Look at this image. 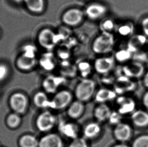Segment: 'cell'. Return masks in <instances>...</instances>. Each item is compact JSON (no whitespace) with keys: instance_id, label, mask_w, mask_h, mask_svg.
<instances>
[{"instance_id":"cell-42","label":"cell","mask_w":148,"mask_h":147,"mask_svg":"<svg viewBox=\"0 0 148 147\" xmlns=\"http://www.w3.org/2000/svg\"><path fill=\"white\" fill-rule=\"evenodd\" d=\"M16 2H25V0H14Z\"/></svg>"},{"instance_id":"cell-37","label":"cell","mask_w":148,"mask_h":147,"mask_svg":"<svg viewBox=\"0 0 148 147\" xmlns=\"http://www.w3.org/2000/svg\"><path fill=\"white\" fill-rule=\"evenodd\" d=\"M119 34L122 35H127L131 32L130 26L128 25H123L118 28Z\"/></svg>"},{"instance_id":"cell-32","label":"cell","mask_w":148,"mask_h":147,"mask_svg":"<svg viewBox=\"0 0 148 147\" xmlns=\"http://www.w3.org/2000/svg\"><path fill=\"white\" fill-rule=\"evenodd\" d=\"M122 115L117 110H112L108 122L114 127L121 122Z\"/></svg>"},{"instance_id":"cell-9","label":"cell","mask_w":148,"mask_h":147,"mask_svg":"<svg viewBox=\"0 0 148 147\" xmlns=\"http://www.w3.org/2000/svg\"><path fill=\"white\" fill-rule=\"evenodd\" d=\"M85 16L84 12L77 8H72L66 10L62 16V21L64 24L74 27L82 23Z\"/></svg>"},{"instance_id":"cell-39","label":"cell","mask_w":148,"mask_h":147,"mask_svg":"<svg viewBox=\"0 0 148 147\" xmlns=\"http://www.w3.org/2000/svg\"><path fill=\"white\" fill-rule=\"evenodd\" d=\"M143 103L145 108L148 110V90L143 97Z\"/></svg>"},{"instance_id":"cell-38","label":"cell","mask_w":148,"mask_h":147,"mask_svg":"<svg viewBox=\"0 0 148 147\" xmlns=\"http://www.w3.org/2000/svg\"><path fill=\"white\" fill-rule=\"evenodd\" d=\"M142 27L144 34L148 37V17L145 18L143 20Z\"/></svg>"},{"instance_id":"cell-7","label":"cell","mask_w":148,"mask_h":147,"mask_svg":"<svg viewBox=\"0 0 148 147\" xmlns=\"http://www.w3.org/2000/svg\"><path fill=\"white\" fill-rule=\"evenodd\" d=\"M66 79L60 75H48L42 80V84L43 91L49 95H53L60 89L61 87L66 83Z\"/></svg>"},{"instance_id":"cell-1","label":"cell","mask_w":148,"mask_h":147,"mask_svg":"<svg viewBox=\"0 0 148 147\" xmlns=\"http://www.w3.org/2000/svg\"><path fill=\"white\" fill-rule=\"evenodd\" d=\"M97 90L96 83L95 80L90 78L82 79L74 89L75 99L86 104L94 98Z\"/></svg>"},{"instance_id":"cell-5","label":"cell","mask_w":148,"mask_h":147,"mask_svg":"<svg viewBox=\"0 0 148 147\" xmlns=\"http://www.w3.org/2000/svg\"><path fill=\"white\" fill-rule=\"evenodd\" d=\"M57 127L58 133L63 138L72 140L81 136L82 128L73 120L69 119L59 120Z\"/></svg>"},{"instance_id":"cell-16","label":"cell","mask_w":148,"mask_h":147,"mask_svg":"<svg viewBox=\"0 0 148 147\" xmlns=\"http://www.w3.org/2000/svg\"><path fill=\"white\" fill-rule=\"evenodd\" d=\"M116 102L118 105L117 111L121 115L132 114L135 110L136 103L130 98L120 96L116 98Z\"/></svg>"},{"instance_id":"cell-34","label":"cell","mask_w":148,"mask_h":147,"mask_svg":"<svg viewBox=\"0 0 148 147\" xmlns=\"http://www.w3.org/2000/svg\"><path fill=\"white\" fill-rule=\"evenodd\" d=\"M36 47L34 45L30 44L25 45L23 47V54L30 57L36 58Z\"/></svg>"},{"instance_id":"cell-2","label":"cell","mask_w":148,"mask_h":147,"mask_svg":"<svg viewBox=\"0 0 148 147\" xmlns=\"http://www.w3.org/2000/svg\"><path fill=\"white\" fill-rule=\"evenodd\" d=\"M74 99L73 92L67 89H60L50 98L49 109L53 111L66 110Z\"/></svg>"},{"instance_id":"cell-11","label":"cell","mask_w":148,"mask_h":147,"mask_svg":"<svg viewBox=\"0 0 148 147\" xmlns=\"http://www.w3.org/2000/svg\"><path fill=\"white\" fill-rule=\"evenodd\" d=\"M38 147H65L64 138L53 131L44 134L39 140Z\"/></svg>"},{"instance_id":"cell-31","label":"cell","mask_w":148,"mask_h":147,"mask_svg":"<svg viewBox=\"0 0 148 147\" xmlns=\"http://www.w3.org/2000/svg\"><path fill=\"white\" fill-rule=\"evenodd\" d=\"M132 147H148V135L137 137L133 142Z\"/></svg>"},{"instance_id":"cell-19","label":"cell","mask_w":148,"mask_h":147,"mask_svg":"<svg viewBox=\"0 0 148 147\" xmlns=\"http://www.w3.org/2000/svg\"><path fill=\"white\" fill-rule=\"evenodd\" d=\"M10 103L11 107L15 111L18 113H22L26 110L28 101L25 95L17 93L11 97Z\"/></svg>"},{"instance_id":"cell-40","label":"cell","mask_w":148,"mask_h":147,"mask_svg":"<svg viewBox=\"0 0 148 147\" xmlns=\"http://www.w3.org/2000/svg\"><path fill=\"white\" fill-rule=\"evenodd\" d=\"M143 83L146 88L148 89V71L144 75L143 78Z\"/></svg>"},{"instance_id":"cell-17","label":"cell","mask_w":148,"mask_h":147,"mask_svg":"<svg viewBox=\"0 0 148 147\" xmlns=\"http://www.w3.org/2000/svg\"><path fill=\"white\" fill-rule=\"evenodd\" d=\"M125 76L130 78H138L144 73V67L140 62H131L123 68Z\"/></svg>"},{"instance_id":"cell-21","label":"cell","mask_w":148,"mask_h":147,"mask_svg":"<svg viewBox=\"0 0 148 147\" xmlns=\"http://www.w3.org/2000/svg\"><path fill=\"white\" fill-rule=\"evenodd\" d=\"M34 102L36 107L42 110L49 109L50 98L44 91H38L34 96ZM50 110V109H49Z\"/></svg>"},{"instance_id":"cell-33","label":"cell","mask_w":148,"mask_h":147,"mask_svg":"<svg viewBox=\"0 0 148 147\" xmlns=\"http://www.w3.org/2000/svg\"><path fill=\"white\" fill-rule=\"evenodd\" d=\"M114 23L112 20L107 19L102 22L100 25V28L102 33H111V31L114 28Z\"/></svg>"},{"instance_id":"cell-18","label":"cell","mask_w":148,"mask_h":147,"mask_svg":"<svg viewBox=\"0 0 148 147\" xmlns=\"http://www.w3.org/2000/svg\"><path fill=\"white\" fill-rule=\"evenodd\" d=\"M116 98L115 91L107 88H102L97 90L94 97L97 104L107 103Z\"/></svg>"},{"instance_id":"cell-3","label":"cell","mask_w":148,"mask_h":147,"mask_svg":"<svg viewBox=\"0 0 148 147\" xmlns=\"http://www.w3.org/2000/svg\"><path fill=\"white\" fill-rule=\"evenodd\" d=\"M58 121L53 110H43L36 118V126L40 132L47 133L52 132L57 127Z\"/></svg>"},{"instance_id":"cell-13","label":"cell","mask_w":148,"mask_h":147,"mask_svg":"<svg viewBox=\"0 0 148 147\" xmlns=\"http://www.w3.org/2000/svg\"><path fill=\"white\" fill-rule=\"evenodd\" d=\"M107 7L100 3H92L87 6L84 13L90 20H99L105 15L108 12Z\"/></svg>"},{"instance_id":"cell-14","label":"cell","mask_w":148,"mask_h":147,"mask_svg":"<svg viewBox=\"0 0 148 147\" xmlns=\"http://www.w3.org/2000/svg\"><path fill=\"white\" fill-rule=\"evenodd\" d=\"M85 110V103L75 99L66 110L69 119L76 121L82 117Z\"/></svg>"},{"instance_id":"cell-24","label":"cell","mask_w":148,"mask_h":147,"mask_svg":"<svg viewBox=\"0 0 148 147\" xmlns=\"http://www.w3.org/2000/svg\"><path fill=\"white\" fill-rule=\"evenodd\" d=\"M24 2L28 9L34 14H41L45 9V0H25Z\"/></svg>"},{"instance_id":"cell-35","label":"cell","mask_w":148,"mask_h":147,"mask_svg":"<svg viewBox=\"0 0 148 147\" xmlns=\"http://www.w3.org/2000/svg\"><path fill=\"white\" fill-rule=\"evenodd\" d=\"M20 122H21L20 117L16 114H12L8 117V125L10 127H16L20 124Z\"/></svg>"},{"instance_id":"cell-8","label":"cell","mask_w":148,"mask_h":147,"mask_svg":"<svg viewBox=\"0 0 148 147\" xmlns=\"http://www.w3.org/2000/svg\"><path fill=\"white\" fill-rule=\"evenodd\" d=\"M38 43L44 49L51 51L55 47L58 41L57 35L52 29L44 28L42 29L38 35Z\"/></svg>"},{"instance_id":"cell-41","label":"cell","mask_w":148,"mask_h":147,"mask_svg":"<svg viewBox=\"0 0 148 147\" xmlns=\"http://www.w3.org/2000/svg\"><path fill=\"white\" fill-rule=\"evenodd\" d=\"M111 147H129L127 145H126L124 143H119L114 145Z\"/></svg>"},{"instance_id":"cell-27","label":"cell","mask_w":148,"mask_h":147,"mask_svg":"<svg viewBox=\"0 0 148 147\" xmlns=\"http://www.w3.org/2000/svg\"><path fill=\"white\" fill-rule=\"evenodd\" d=\"M39 140L31 135H27L23 136L20 140L21 147H38Z\"/></svg>"},{"instance_id":"cell-28","label":"cell","mask_w":148,"mask_h":147,"mask_svg":"<svg viewBox=\"0 0 148 147\" xmlns=\"http://www.w3.org/2000/svg\"><path fill=\"white\" fill-rule=\"evenodd\" d=\"M62 74H60L62 77L66 78V77H74L75 74H77V66L70 65L68 63H65L62 65V69L61 71Z\"/></svg>"},{"instance_id":"cell-29","label":"cell","mask_w":148,"mask_h":147,"mask_svg":"<svg viewBox=\"0 0 148 147\" xmlns=\"http://www.w3.org/2000/svg\"><path fill=\"white\" fill-rule=\"evenodd\" d=\"M67 147H90V145L88 141L80 136L70 140Z\"/></svg>"},{"instance_id":"cell-25","label":"cell","mask_w":148,"mask_h":147,"mask_svg":"<svg viewBox=\"0 0 148 147\" xmlns=\"http://www.w3.org/2000/svg\"><path fill=\"white\" fill-rule=\"evenodd\" d=\"M76 66L77 74L81 76L82 79L89 78L92 71L94 70L93 65L87 61H81Z\"/></svg>"},{"instance_id":"cell-6","label":"cell","mask_w":148,"mask_h":147,"mask_svg":"<svg viewBox=\"0 0 148 147\" xmlns=\"http://www.w3.org/2000/svg\"><path fill=\"white\" fill-rule=\"evenodd\" d=\"M103 132L102 124L94 120L84 124L82 128L81 136L90 142L101 138Z\"/></svg>"},{"instance_id":"cell-10","label":"cell","mask_w":148,"mask_h":147,"mask_svg":"<svg viewBox=\"0 0 148 147\" xmlns=\"http://www.w3.org/2000/svg\"><path fill=\"white\" fill-rule=\"evenodd\" d=\"M115 64L114 58L103 56L97 58L93 64L94 70L97 73L102 75L109 74L114 69Z\"/></svg>"},{"instance_id":"cell-22","label":"cell","mask_w":148,"mask_h":147,"mask_svg":"<svg viewBox=\"0 0 148 147\" xmlns=\"http://www.w3.org/2000/svg\"><path fill=\"white\" fill-rule=\"evenodd\" d=\"M36 62V58L30 57L22 54L17 59V65L21 70H29L34 67Z\"/></svg>"},{"instance_id":"cell-30","label":"cell","mask_w":148,"mask_h":147,"mask_svg":"<svg viewBox=\"0 0 148 147\" xmlns=\"http://www.w3.org/2000/svg\"><path fill=\"white\" fill-rule=\"evenodd\" d=\"M132 53L128 50H122L116 53L115 60L119 62H124L128 61L131 58Z\"/></svg>"},{"instance_id":"cell-12","label":"cell","mask_w":148,"mask_h":147,"mask_svg":"<svg viewBox=\"0 0 148 147\" xmlns=\"http://www.w3.org/2000/svg\"><path fill=\"white\" fill-rule=\"evenodd\" d=\"M132 135V128L128 123L121 122L114 127L113 136L120 143H125L130 139Z\"/></svg>"},{"instance_id":"cell-23","label":"cell","mask_w":148,"mask_h":147,"mask_svg":"<svg viewBox=\"0 0 148 147\" xmlns=\"http://www.w3.org/2000/svg\"><path fill=\"white\" fill-rule=\"evenodd\" d=\"M40 66L44 70L51 72L55 69L56 60L51 53H46L41 57L39 61Z\"/></svg>"},{"instance_id":"cell-20","label":"cell","mask_w":148,"mask_h":147,"mask_svg":"<svg viewBox=\"0 0 148 147\" xmlns=\"http://www.w3.org/2000/svg\"><path fill=\"white\" fill-rule=\"evenodd\" d=\"M131 119L135 126L145 127L148 126V112L141 110H135L131 114Z\"/></svg>"},{"instance_id":"cell-36","label":"cell","mask_w":148,"mask_h":147,"mask_svg":"<svg viewBox=\"0 0 148 147\" xmlns=\"http://www.w3.org/2000/svg\"><path fill=\"white\" fill-rule=\"evenodd\" d=\"M8 72V69L5 65L3 64H0V81L3 80L6 78Z\"/></svg>"},{"instance_id":"cell-15","label":"cell","mask_w":148,"mask_h":147,"mask_svg":"<svg viewBox=\"0 0 148 147\" xmlns=\"http://www.w3.org/2000/svg\"><path fill=\"white\" fill-rule=\"evenodd\" d=\"M112 110L107 103L97 104L93 111L95 120L102 124L108 122Z\"/></svg>"},{"instance_id":"cell-26","label":"cell","mask_w":148,"mask_h":147,"mask_svg":"<svg viewBox=\"0 0 148 147\" xmlns=\"http://www.w3.org/2000/svg\"><path fill=\"white\" fill-rule=\"evenodd\" d=\"M146 42V38L143 35H137L133 37L130 41L128 49L131 53L136 51L144 45Z\"/></svg>"},{"instance_id":"cell-4","label":"cell","mask_w":148,"mask_h":147,"mask_svg":"<svg viewBox=\"0 0 148 147\" xmlns=\"http://www.w3.org/2000/svg\"><path fill=\"white\" fill-rule=\"evenodd\" d=\"M114 44V38L111 33H102L92 43V51L99 55L107 54L113 50Z\"/></svg>"}]
</instances>
